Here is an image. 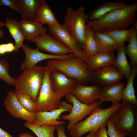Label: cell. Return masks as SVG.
I'll list each match as a JSON object with an SVG mask.
<instances>
[{"label":"cell","instance_id":"obj_29","mask_svg":"<svg viewBox=\"0 0 137 137\" xmlns=\"http://www.w3.org/2000/svg\"><path fill=\"white\" fill-rule=\"evenodd\" d=\"M135 29H136L133 26L129 29L114 30L104 32L111 37L118 47L125 44V42H129Z\"/></svg>","mask_w":137,"mask_h":137},{"label":"cell","instance_id":"obj_11","mask_svg":"<svg viewBox=\"0 0 137 137\" xmlns=\"http://www.w3.org/2000/svg\"><path fill=\"white\" fill-rule=\"evenodd\" d=\"M22 48L25 55V59L21 65L20 68L22 70L32 68L38 63L43 60L66 59L75 56L73 53L62 55L46 54L40 52L37 48L32 49L24 44Z\"/></svg>","mask_w":137,"mask_h":137},{"label":"cell","instance_id":"obj_42","mask_svg":"<svg viewBox=\"0 0 137 137\" xmlns=\"http://www.w3.org/2000/svg\"><path fill=\"white\" fill-rule=\"evenodd\" d=\"M4 35V32L2 30L0 29V38H2L3 37Z\"/></svg>","mask_w":137,"mask_h":137},{"label":"cell","instance_id":"obj_9","mask_svg":"<svg viewBox=\"0 0 137 137\" xmlns=\"http://www.w3.org/2000/svg\"><path fill=\"white\" fill-rule=\"evenodd\" d=\"M39 49L56 55L73 53L68 47L51 34L45 33L31 38Z\"/></svg>","mask_w":137,"mask_h":137},{"label":"cell","instance_id":"obj_26","mask_svg":"<svg viewBox=\"0 0 137 137\" xmlns=\"http://www.w3.org/2000/svg\"><path fill=\"white\" fill-rule=\"evenodd\" d=\"M137 74V66L132 67L129 77L127 80V82L125 87L122 93L123 101L130 102L137 106V100L135 95L133 87L134 81Z\"/></svg>","mask_w":137,"mask_h":137},{"label":"cell","instance_id":"obj_23","mask_svg":"<svg viewBox=\"0 0 137 137\" xmlns=\"http://www.w3.org/2000/svg\"><path fill=\"white\" fill-rule=\"evenodd\" d=\"M5 25L8 28L9 32L14 39L15 42L14 52H17L24 45L23 42L26 39L21 31L19 22L16 19H11L9 17L5 20Z\"/></svg>","mask_w":137,"mask_h":137},{"label":"cell","instance_id":"obj_17","mask_svg":"<svg viewBox=\"0 0 137 137\" xmlns=\"http://www.w3.org/2000/svg\"><path fill=\"white\" fill-rule=\"evenodd\" d=\"M115 57L114 51L99 52L88 57L86 63L89 70L92 73L101 68L113 65Z\"/></svg>","mask_w":137,"mask_h":137},{"label":"cell","instance_id":"obj_2","mask_svg":"<svg viewBox=\"0 0 137 137\" xmlns=\"http://www.w3.org/2000/svg\"><path fill=\"white\" fill-rule=\"evenodd\" d=\"M47 66L52 70L61 72L79 84L85 85L94 81L92 73L88 69L86 63L76 57L50 60Z\"/></svg>","mask_w":137,"mask_h":137},{"label":"cell","instance_id":"obj_24","mask_svg":"<svg viewBox=\"0 0 137 137\" xmlns=\"http://www.w3.org/2000/svg\"><path fill=\"white\" fill-rule=\"evenodd\" d=\"M125 47L124 44L118 47L113 65L128 79L130 75L132 69L127 59Z\"/></svg>","mask_w":137,"mask_h":137},{"label":"cell","instance_id":"obj_37","mask_svg":"<svg viewBox=\"0 0 137 137\" xmlns=\"http://www.w3.org/2000/svg\"><path fill=\"white\" fill-rule=\"evenodd\" d=\"M5 47L7 53H11L14 51L15 46L12 43H6Z\"/></svg>","mask_w":137,"mask_h":137},{"label":"cell","instance_id":"obj_22","mask_svg":"<svg viewBox=\"0 0 137 137\" xmlns=\"http://www.w3.org/2000/svg\"><path fill=\"white\" fill-rule=\"evenodd\" d=\"M127 5L122 1L103 3L93 10L89 15V19L91 21L97 20L113 11L125 6Z\"/></svg>","mask_w":137,"mask_h":137},{"label":"cell","instance_id":"obj_31","mask_svg":"<svg viewBox=\"0 0 137 137\" xmlns=\"http://www.w3.org/2000/svg\"><path fill=\"white\" fill-rule=\"evenodd\" d=\"M16 99L20 104L26 110L36 112V104L31 97L26 94H16Z\"/></svg>","mask_w":137,"mask_h":137},{"label":"cell","instance_id":"obj_13","mask_svg":"<svg viewBox=\"0 0 137 137\" xmlns=\"http://www.w3.org/2000/svg\"><path fill=\"white\" fill-rule=\"evenodd\" d=\"M6 110L13 117L33 124L36 119L35 112H29L19 102L14 92L9 91L4 101Z\"/></svg>","mask_w":137,"mask_h":137},{"label":"cell","instance_id":"obj_40","mask_svg":"<svg viewBox=\"0 0 137 137\" xmlns=\"http://www.w3.org/2000/svg\"><path fill=\"white\" fill-rule=\"evenodd\" d=\"M18 137H35L31 134L26 133H22L19 135Z\"/></svg>","mask_w":137,"mask_h":137},{"label":"cell","instance_id":"obj_19","mask_svg":"<svg viewBox=\"0 0 137 137\" xmlns=\"http://www.w3.org/2000/svg\"><path fill=\"white\" fill-rule=\"evenodd\" d=\"M35 21L42 25L47 24L48 26L62 28V24L57 20L54 12L44 0H41Z\"/></svg>","mask_w":137,"mask_h":137},{"label":"cell","instance_id":"obj_28","mask_svg":"<svg viewBox=\"0 0 137 137\" xmlns=\"http://www.w3.org/2000/svg\"><path fill=\"white\" fill-rule=\"evenodd\" d=\"M82 49L87 58L98 53L94 32L87 25L84 43Z\"/></svg>","mask_w":137,"mask_h":137},{"label":"cell","instance_id":"obj_35","mask_svg":"<svg viewBox=\"0 0 137 137\" xmlns=\"http://www.w3.org/2000/svg\"><path fill=\"white\" fill-rule=\"evenodd\" d=\"M65 126L63 125L56 126V129L57 132L58 137H67L65 133Z\"/></svg>","mask_w":137,"mask_h":137},{"label":"cell","instance_id":"obj_25","mask_svg":"<svg viewBox=\"0 0 137 137\" xmlns=\"http://www.w3.org/2000/svg\"><path fill=\"white\" fill-rule=\"evenodd\" d=\"M94 32L98 52L114 51L117 49V44L110 36L103 32Z\"/></svg>","mask_w":137,"mask_h":137},{"label":"cell","instance_id":"obj_43","mask_svg":"<svg viewBox=\"0 0 137 137\" xmlns=\"http://www.w3.org/2000/svg\"><path fill=\"white\" fill-rule=\"evenodd\" d=\"M5 23L0 21V29L4 26H5Z\"/></svg>","mask_w":137,"mask_h":137},{"label":"cell","instance_id":"obj_38","mask_svg":"<svg viewBox=\"0 0 137 137\" xmlns=\"http://www.w3.org/2000/svg\"><path fill=\"white\" fill-rule=\"evenodd\" d=\"M0 137H13L12 136L0 127Z\"/></svg>","mask_w":137,"mask_h":137},{"label":"cell","instance_id":"obj_10","mask_svg":"<svg viewBox=\"0 0 137 137\" xmlns=\"http://www.w3.org/2000/svg\"><path fill=\"white\" fill-rule=\"evenodd\" d=\"M62 27L48 26V28L50 34L70 49L76 57L86 63L87 57L80 45L63 24Z\"/></svg>","mask_w":137,"mask_h":137},{"label":"cell","instance_id":"obj_16","mask_svg":"<svg viewBox=\"0 0 137 137\" xmlns=\"http://www.w3.org/2000/svg\"><path fill=\"white\" fill-rule=\"evenodd\" d=\"M50 78L54 90L63 97L71 93L78 83L75 80L55 70H51Z\"/></svg>","mask_w":137,"mask_h":137},{"label":"cell","instance_id":"obj_7","mask_svg":"<svg viewBox=\"0 0 137 137\" xmlns=\"http://www.w3.org/2000/svg\"><path fill=\"white\" fill-rule=\"evenodd\" d=\"M63 25L78 42L82 48L84 44L87 24L89 15L82 6L74 10L68 7L64 16Z\"/></svg>","mask_w":137,"mask_h":137},{"label":"cell","instance_id":"obj_44","mask_svg":"<svg viewBox=\"0 0 137 137\" xmlns=\"http://www.w3.org/2000/svg\"><path fill=\"white\" fill-rule=\"evenodd\" d=\"M134 137H137V135H136L135 136H134Z\"/></svg>","mask_w":137,"mask_h":137},{"label":"cell","instance_id":"obj_12","mask_svg":"<svg viewBox=\"0 0 137 137\" xmlns=\"http://www.w3.org/2000/svg\"><path fill=\"white\" fill-rule=\"evenodd\" d=\"M73 106L65 101L61 102L57 109L52 111L43 112H36V119L33 124L41 126L44 124H49L56 126L63 125L64 121H58L62 113L65 112H70Z\"/></svg>","mask_w":137,"mask_h":137},{"label":"cell","instance_id":"obj_21","mask_svg":"<svg viewBox=\"0 0 137 137\" xmlns=\"http://www.w3.org/2000/svg\"><path fill=\"white\" fill-rule=\"evenodd\" d=\"M19 22L20 29L27 41L31 38L46 33L47 29L35 21L21 20Z\"/></svg>","mask_w":137,"mask_h":137},{"label":"cell","instance_id":"obj_30","mask_svg":"<svg viewBox=\"0 0 137 137\" xmlns=\"http://www.w3.org/2000/svg\"><path fill=\"white\" fill-rule=\"evenodd\" d=\"M129 43L125 47L126 54L130 59L132 67L137 65V30L135 29L129 41Z\"/></svg>","mask_w":137,"mask_h":137},{"label":"cell","instance_id":"obj_34","mask_svg":"<svg viewBox=\"0 0 137 137\" xmlns=\"http://www.w3.org/2000/svg\"><path fill=\"white\" fill-rule=\"evenodd\" d=\"M0 5L6 6L19 12L18 0H0Z\"/></svg>","mask_w":137,"mask_h":137},{"label":"cell","instance_id":"obj_39","mask_svg":"<svg viewBox=\"0 0 137 137\" xmlns=\"http://www.w3.org/2000/svg\"><path fill=\"white\" fill-rule=\"evenodd\" d=\"M6 43L0 44V55H2L7 53L5 47Z\"/></svg>","mask_w":137,"mask_h":137},{"label":"cell","instance_id":"obj_20","mask_svg":"<svg viewBox=\"0 0 137 137\" xmlns=\"http://www.w3.org/2000/svg\"><path fill=\"white\" fill-rule=\"evenodd\" d=\"M41 0H18L19 12L22 19L35 21Z\"/></svg>","mask_w":137,"mask_h":137},{"label":"cell","instance_id":"obj_4","mask_svg":"<svg viewBox=\"0 0 137 137\" xmlns=\"http://www.w3.org/2000/svg\"><path fill=\"white\" fill-rule=\"evenodd\" d=\"M45 67L36 65L32 68L23 70L19 76L15 79V93L26 94L36 102L43 81Z\"/></svg>","mask_w":137,"mask_h":137},{"label":"cell","instance_id":"obj_1","mask_svg":"<svg viewBox=\"0 0 137 137\" xmlns=\"http://www.w3.org/2000/svg\"><path fill=\"white\" fill-rule=\"evenodd\" d=\"M137 2L113 11L97 20H88L87 25L93 32H106L127 29L136 21Z\"/></svg>","mask_w":137,"mask_h":137},{"label":"cell","instance_id":"obj_32","mask_svg":"<svg viewBox=\"0 0 137 137\" xmlns=\"http://www.w3.org/2000/svg\"><path fill=\"white\" fill-rule=\"evenodd\" d=\"M9 68V64L6 60H0V79L4 80L8 85H13L15 79L8 73Z\"/></svg>","mask_w":137,"mask_h":137},{"label":"cell","instance_id":"obj_3","mask_svg":"<svg viewBox=\"0 0 137 137\" xmlns=\"http://www.w3.org/2000/svg\"><path fill=\"white\" fill-rule=\"evenodd\" d=\"M122 104L112 103L105 109L100 105L96 107L85 120L79 122L69 130L72 137H81L86 133L97 131L103 126H107V122L110 116L121 106Z\"/></svg>","mask_w":137,"mask_h":137},{"label":"cell","instance_id":"obj_41","mask_svg":"<svg viewBox=\"0 0 137 137\" xmlns=\"http://www.w3.org/2000/svg\"><path fill=\"white\" fill-rule=\"evenodd\" d=\"M97 131L90 132L85 137H97Z\"/></svg>","mask_w":137,"mask_h":137},{"label":"cell","instance_id":"obj_33","mask_svg":"<svg viewBox=\"0 0 137 137\" xmlns=\"http://www.w3.org/2000/svg\"><path fill=\"white\" fill-rule=\"evenodd\" d=\"M107 132L110 137H126L127 136L118 132L109 119L107 122Z\"/></svg>","mask_w":137,"mask_h":137},{"label":"cell","instance_id":"obj_8","mask_svg":"<svg viewBox=\"0 0 137 137\" xmlns=\"http://www.w3.org/2000/svg\"><path fill=\"white\" fill-rule=\"evenodd\" d=\"M67 101L72 103V109L70 113L61 116V119L68 122L67 128L69 130L86 116L89 115L97 106L100 105L99 100L92 105H88L77 100L71 93L65 96Z\"/></svg>","mask_w":137,"mask_h":137},{"label":"cell","instance_id":"obj_5","mask_svg":"<svg viewBox=\"0 0 137 137\" xmlns=\"http://www.w3.org/2000/svg\"><path fill=\"white\" fill-rule=\"evenodd\" d=\"M137 106L123 101L109 118L118 132L129 137L137 135Z\"/></svg>","mask_w":137,"mask_h":137},{"label":"cell","instance_id":"obj_27","mask_svg":"<svg viewBox=\"0 0 137 137\" xmlns=\"http://www.w3.org/2000/svg\"><path fill=\"white\" fill-rule=\"evenodd\" d=\"M23 125L32 131L38 137H55L54 132L56 126L49 124L37 126L28 122H25Z\"/></svg>","mask_w":137,"mask_h":137},{"label":"cell","instance_id":"obj_14","mask_svg":"<svg viewBox=\"0 0 137 137\" xmlns=\"http://www.w3.org/2000/svg\"><path fill=\"white\" fill-rule=\"evenodd\" d=\"M94 81L101 87L112 85L119 82L124 77L123 74L113 65L105 66L92 72Z\"/></svg>","mask_w":137,"mask_h":137},{"label":"cell","instance_id":"obj_6","mask_svg":"<svg viewBox=\"0 0 137 137\" xmlns=\"http://www.w3.org/2000/svg\"><path fill=\"white\" fill-rule=\"evenodd\" d=\"M51 69L47 66L45 67L43 81L36 102V111L43 112L57 109L63 97L54 90L52 84Z\"/></svg>","mask_w":137,"mask_h":137},{"label":"cell","instance_id":"obj_15","mask_svg":"<svg viewBox=\"0 0 137 137\" xmlns=\"http://www.w3.org/2000/svg\"><path fill=\"white\" fill-rule=\"evenodd\" d=\"M101 87L98 84L87 86L78 83L71 93L80 102L90 105L101 98Z\"/></svg>","mask_w":137,"mask_h":137},{"label":"cell","instance_id":"obj_18","mask_svg":"<svg viewBox=\"0 0 137 137\" xmlns=\"http://www.w3.org/2000/svg\"><path fill=\"white\" fill-rule=\"evenodd\" d=\"M125 87L124 83L121 82L115 84L102 87L101 97L98 102L100 105L105 101L112 103H120L122 99V93Z\"/></svg>","mask_w":137,"mask_h":137},{"label":"cell","instance_id":"obj_36","mask_svg":"<svg viewBox=\"0 0 137 137\" xmlns=\"http://www.w3.org/2000/svg\"><path fill=\"white\" fill-rule=\"evenodd\" d=\"M97 137H108L106 126H101L97 131Z\"/></svg>","mask_w":137,"mask_h":137}]
</instances>
